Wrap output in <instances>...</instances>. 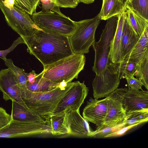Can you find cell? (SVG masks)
Returning <instances> with one entry per match:
<instances>
[{
  "label": "cell",
  "mask_w": 148,
  "mask_h": 148,
  "mask_svg": "<svg viewBox=\"0 0 148 148\" xmlns=\"http://www.w3.org/2000/svg\"><path fill=\"white\" fill-rule=\"evenodd\" d=\"M12 120L11 114L0 107V130L9 125Z\"/></svg>",
  "instance_id": "obj_31"
},
{
  "label": "cell",
  "mask_w": 148,
  "mask_h": 148,
  "mask_svg": "<svg viewBox=\"0 0 148 148\" xmlns=\"http://www.w3.org/2000/svg\"><path fill=\"white\" fill-rule=\"evenodd\" d=\"M127 83L128 88L129 89L138 90L142 89L143 86L140 81L137 78L134 77L133 75L127 74L124 77Z\"/></svg>",
  "instance_id": "obj_30"
},
{
  "label": "cell",
  "mask_w": 148,
  "mask_h": 148,
  "mask_svg": "<svg viewBox=\"0 0 148 148\" xmlns=\"http://www.w3.org/2000/svg\"><path fill=\"white\" fill-rule=\"evenodd\" d=\"M139 124H140L139 123H137L127 126L123 127H122L121 129L120 130H118L114 132H113L108 134L105 136L104 137V138H107L109 137H116L121 136L124 134L130 129Z\"/></svg>",
  "instance_id": "obj_35"
},
{
  "label": "cell",
  "mask_w": 148,
  "mask_h": 148,
  "mask_svg": "<svg viewBox=\"0 0 148 148\" xmlns=\"http://www.w3.org/2000/svg\"><path fill=\"white\" fill-rule=\"evenodd\" d=\"M148 120V109L132 112L126 113L123 127L137 123L140 124Z\"/></svg>",
  "instance_id": "obj_26"
},
{
  "label": "cell",
  "mask_w": 148,
  "mask_h": 148,
  "mask_svg": "<svg viewBox=\"0 0 148 148\" xmlns=\"http://www.w3.org/2000/svg\"><path fill=\"white\" fill-rule=\"evenodd\" d=\"M140 38L132 28L125 11L122 40V49L124 56L132 49Z\"/></svg>",
  "instance_id": "obj_20"
},
{
  "label": "cell",
  "mask_w": 148,
  "mask_h": 148,
  "mask_svg": "<svg viewBox=\"0 0 148 148\" xmlns=\"http://www.w3.org/2000/svg\"><path fill=\"white\" fill-rule=\"evenodd\" d=\"M84 54L74 53L50 65L44 66L42 77L59 84L63 81L67 83L77 79L84 68L86 62Z\"/></svg>",
  "instance_id": "obj_3"
},
{
  "label": "cell",
  "mask_w": 148,
  "mask_h": 148,
  "mask_svg": "<svg viewBox=\"0 0 148 148\" xmlns=\"http://www.w3.org/2000/svg\"><path fill=\"white\" fill-rule=\"evenodd\" d=\"M2 1L5 6L9 8L13 7L15 4L14 0H4Z\"/></svg>",
  "instance_id": "obj_37"
},
{
  "label": "cell",
  "mask_w": 148,
  "mask_h": 148,
  "mask_svg": "<svg viewBox=\"0 0 148 148\" xmlns=\"http://www.w3.org/2000/svg\"><path fill=\"white\" fill-rule=\"evenodd\" d=\"M20 44H24V42L22 37L20 36L14 41L12 45L8 49L4 50H0V58H7V54L12 51L18 45Z\"/></svg>",
  "instance_id": "obj_34"
},
{
  "label": "cell",
  "mask_w": 148,
  "mask_h": 148,
  "mask_svg": "<svg viewBox=\"0 0 148 148\" xmlns=\"http://www.w3.org/2000/svg\"><path fill=\"white\" fill-rule=\"evenodd\" d=\"M12 101L11 116L12 120L40 124H50L49 119H46L29 109L26 105L15 99Z\"/></svg>",
  "instance_id": "obj_15"
},
{
  "label": "cell",
  "mask_w": 148,
  "mask_h": 148,
  "mask_svg": "<svg viewBox=\"0 0 148 148\" xmlns=\"http://www.w3.org/2000/svg\"><path fill=\"white\" fill-rule=\"evenodd\" d=\"M128 5L148 20V0H132Z\"/></svg>",
  "instance_id": "obj_29"
},
{
  "label": "cell",
  "mask_w": 148,
  "mask_h": 148,
  "mask_svg": "<svg viewBox=\"0 0 148 148\" xmlns=\"http://www.w3.org/2000/svg\"><path fill=\"white\" fill-rule=\"evenodd\" d=\"M146 88L148 89V52L137 64L136 69L134 75Z\"/></svg>",
  "instance_id": "obj_24"
},
{
  "label": "cell",
  "mask_w": 148,
  "mask_h": 148,
  "mask_svg": "<svg viewBox=\"0 0 148 148\" xmlns=\"http://www.w3.org/2000/svg\"><path fill=\"white\" fill-rule=\"evenodd\" d=\"M4 61L5 65L14 73L21 89V91L27 89V83L28 81V73L25 72L24 69L15 66L11 59L0 58Z\"/></svg>",
  "instance_id": "obj_25"
},
{
  "label": "cell",
  "mask_w": 148,
  "mask_h": 148,
  "mask_svg": "<svg viewBox=\"0 0 148 148\" xmlns=\"http://www.w3.org/2000/svg\"><path fill=\"white\" fill-rule=\"evenodd\" d=\"M107 114L103 124L92 131L89 137L104 129L116 127L123 123L126 112L123 106L122 97L118 88L108 96Z\"/></svg>",
  "instance_id": "obj_9"
},
{
  "label": "cell",
  "mask_w": 148,
  "mask_h": 148,
  "mask_svg": "<svg viewBox=\"0 0 148 148\" xmlns=\"http://www.w3.org/2000/svg\"><path fill=\"white\" fill-rule=\"evenodd\" d=\"M21 36L27 47V52L35 56L43 67L74 54L67 36L40 29L30 36Z\"/></svg>",
  "instance_id": "obj_1"
},
{
  "label": "cell",
  "mask_w": 148,
  "mask_h": 148,
  "mask_svg": "<svg viewBox=\"0 0 148 148\" xmlns=\"http://www.w3.org/2000/svg\"><path fill=\"white\" fill-rule=\"evenodd\" d=\"M118 20L117 16L107 20L99 40L97 42L95 41L92 45L95 52L92 70L96 75L103 72L110 62L109 59L110 44L114 35Z\"/></svg>",
  "instance_id": "obj_6"
},
{
  "label": "cell",
  "mask_w": 148,
  "mask_h": 148,
  "mask_svg": "<svg viewBox=\"0 0 148 148\" xmlns=\"http://www.w3.org/2000/svg\"><path fill=\"white\" fill-rule=\"evenodd\" d=\"M74 83H68L64 90L58 87L48 91L34 92L27 88L22 92V98L29 109L43 117L49 119L59 101Z\"/></svg>",
  "instance_id": "obj_2"
},
{
  "label": "cell",
  "mask_w": 148,
  "mask_h": 148,
  "mask_svg": "<svg viewBox=\"0 0 148 148\" xmlns=\"http://www.w3.org/2000/svg\"><path fill=\"white\" fill-rule=\"evenodd\" d=\"M101 20L98 14L93 18L75 22L76 28L69 36L74 53L89 52L90 47L95 41V32Z\"/></svg>",
  "instance_id": "obj_5"
},
{
  "label": "cell",
  "mask_w": 148,
  "mask_h": 148,
  "mask_svg": "<svg viewBox=\"0 0 148 148\" xmlns=\"http://www.w3.org/2000/svg\"><path fill=\"white\" fill-rule=\"evenodd\" d=\"M80 2L86 4H89L93 3L95 0H79Z\"/></svg>",
  "instance_id": "obj_39"
},
{
  "label": "cell",
  "mask_w": 148,
  "mask_h": 148,
  "mask_svg": "<svg viewBox=\"0 0 148 148\" xmlns=\"http://www.w3.org/2000/svg\"><path fill=\"white\" fill-rule=\"evenodd\" d=\"M32 16L35 24L42 30L69 36L76 28L75 21L61 12L42 10L33 13Z\"/></svg>",
  "instance_id": "obj_4"
},
{
  "label": "cell",
  "mask_w": 148,
  "mask_h": 148,
  "mask_svg": "<svg viewBox=\"0 0 148 148\" xmlns=\"http://www.w3.org/2000/svg\"><path fill=\"white\" fill-rule=\"evenodd\" d=\"M137 64L135 62L123 60L119 63V75L120 79H124L127 74L134 75L136 69Z\"/></svg>",
  "instance_id": "obj_28"
},
{
  "label": "cell",
  "mask_w": 148,
  "mask_h": 148,
  "mask_svg": "<svg viewBox=\"0 0 148 148\" xmlns=\"http://www.w3.org/2000/svg\"><path fill=\"white\" fill-rule=\"evenodd\" d=\"M59 84L54 83L42 77V72L37 74L34 83L27 82V88L34 92H42L49 91L58 87Z\"/></svg>",
  "instance_id": "obj_23"
},
{
  "label": "cell",
  "mask_w": 148,
  "mask_h": 148,
  "mask_svg": "<svg viewBox=\"0 0 148 148\" xmlns=\"http://www.w3.org/2000/svg\"><path fill=\"white\" fill-rule=\"evenodd\" d=\"M42 3V10L61 12L59 7L56 6L55 0H40Z\"/></svg>",
  "instance_id": "obj_33"
},
{
  "label": "cell",
  "mask_w": 148,
  "mask_h": 148,
  "mask_svg": "<svg viewBox=\"0 0 148 148\" xmlns=\"http://www.w3.org/2000/svg\"><path fill=\"white\" fill-rule=\"evenodd\" d=\"M67 113L65 112L52 115L50 117L51 134L53 135L69 134V131L67 122Z\"/></svg>",
  "instance_id": "obj_22"
},
{
  "label": "cell",
  "mask_w": 148,
  "mask_h": 148,
  "mask_svg": "<svg viewBox=\"0 0 148 148\" xmlns=\"http://www.w3.org/2000/svg\"><path fill=\"white\" fill-rule=\"evenodd\" d=\"M125 15V10L117 15L118 18L117 27L110 46L109 59L110 62L119 63L123 60L122 40Z\"/></svg>",
  "instance_id": "obj_16"
},
{
  "label": "cell",
  "mask_w": 148,
  "mask_h": 148,
  "mask_svg": "<svg viewBox=\"0 0 148 148\" xmlns=\"http://www.w3.org/2000/svg\"><path fill=\"white\" fill-rule=\"evenodd\" d=\"M119 63L110 62L104 71L96 75L92 82L94 98L106 97L116 89L120 84Z\"/></svg>",
  "instance_id": "obj_8"
},
{
  "label": "cell",
  "mask_w": 148,
  "mask_h": 148,
  "mask_svg": "<svg viewBox=\"0 0 148 148\" xmlns=\"http://www.w3.org/2000/svg\"><path fill=\"white\" fill-rule=\"evenodd\" d=\"M0 90L5 101L14 99L25 105L22 99L21 89L15 74L9 68L0 71Z\"/></svg>",
  "instance_id": "obj_12"
},
{
  "label": "cell",
  "mask_w": 148,
  "mask_h": 148,
  "mask_svg": "<svg viewBox=\"0 0 148 148\" xmlns=\"http://www.w3.org/2000/svg\"><path fill=\"white\" fill-rule=\"evenodd\" d=\"M122 97L123 108L126 113L148 109V91L134 90L127 88H118Z\"/></svg>",
  "instance_id": "obj_13"
},
{
  "label": "cell",
  "mask_w": 148,
  "mask_h": 148,
  "mask_svg": "<svg viewBox=\"0 0 148 148\" xmlns=\"http://www.w3.org/2000/svg\"><path fill=\"white\" fill-rule=\"evenodd\" d=\"M125 0H103L101 10L98 14L101 20H106L126 10Z\"/></svg>",
  "instance_id": "obj_19"
},
{
  "label": "cell",
  "mask_w": 148,
  "mask_h": 148,
  "mask_svg": "<svg viewBox=\"0 0 148 148\" xmlns=\"http://www.w3.org/2000/svg\"><path fill=\"white\" fill-rule=\"evenodd\" d=\"M3 1V0H1ZM14 5L32 16L36 12L40 0H14Z\"/></svg>",
  "instance_id": "obj_27"
},
{
  "label": "cell",
  "mask_w": 148,
  "mask_h": 148,
  "mask_svg": "<svg viewBox=\"0 0 148 148\" xmlns=\"http://www.w3.org/2000/svg\"><path fill=\"white\" fill-rule=\"evenodd\" d=\"M88 91V88L84 84V81L82 83L79 81L75 82L66 95L59 101L52 115L62 112L67 113L72 110L79 109Z\"/></svg>",
  "instance_id": "obj_10"
},
{
  "label": "cell",
  "mask_w": 148,
  "mask_h": 148,
  "mask_svg": "<svg viewBox=\"0 0 148 148\" xmlns=\"http://www.w3.org/2000/svg\"><path fill=\"white\" fill-rule=\"evenodd\" d=\"M56 6L64 8H75L80 2L79 0H55Z\"/></svg>",
  "instance_id": "obj_32"
},
{
  "label": "cell",
  "mask_w": 148,
  "mask_h": 148,
  "mask_svg": "<svg viewBox=\"0 0 148 148\" xmlns=\"http://www.w3.org/2000/svg\"><path fill=\"white\" fill-rule=\"evenodd\" d=\"M66 122L69 131V134L80 137H89L92 131L88 122L81 115L79 109L68 112Z\"/></svg>",
  "instance_id": "obj_17"
},
{
  "label": "cell",
  "mask_w": 148,
  "mask_h": 148,
  "mask_svg": "<svg viewBox=\"0 0 148 148\" xmlns=\"http://www.w3.org/2000/svg\"><path fill=\"white\" fill-rule=\"evenodd\" d=\"M51 132L50 124H40L12 120L0 130V138H14Z\"/></svg>",
  "instance_id": "obj_11"
},
{
  "label": "cell",
  "mask_w": 148,
  "mask_h": 148,
  "mask_svg": "<svg viewBox=\"0 0 148 148\" xmlns=\"http://www.w3.org/2000/svg\"><path fill=\"white\" fill-rule=\"evenodd\" d=\"M37 75L34 70L28 73L27 82L30 83H34Z\"/></svg>",
  "instance_id": "obj_36"
},
{
  "label": "cell",
  "mask_w": 148,
  "mask_h": 148,
  "mask_svg": "<svg viewBox=\"0 0 148 148\" xmlns=\"http://www.w3.org/2000/svg\"><path fill=\"white\" fill-rule=\"evenodd\" d=\"M0 8L8 25L20 36H30L40 29L29 14L15 5L8 8L0 0Z\"/></svg>",
  "instance_id": "obj_7"
},
{
  "label": "cell",
  "mask_w": 148,
  "mask_h": 148,
  "mask_svg": "<svg viewBox=\"0 0 148 148\" xmlns=\"http://www.w3.org/2000/svg\"><path fill=\"white\" fill-rule=\"evenodd\" d=\"M84 108L82 116L88 122L95 124L97 127L102 125L107 110L108 97L98 100L90 97Z\"/></svg>",
  "instance_id": "obj_14"
},
{
  "label": "cell",
  "mask_w": 148,
  "mask_h": 148,
  "mask_svg": "<svg viewBox=\"0 0 148 148\" xmlns=\"http://www.w3.org/2000/svg\"><path fill=\"white\" fill-rule=\"evenodd\" d=\"M148 26H147L136 45L128 53L124 56L123 60H129L137 64L142 59L145 54L148 52Z\"/></svg>",
  "instance_id": "obj_18"
},
{
  "label": "cell",
  "mask_w": 148,
  "mask_h": 148,
  "mask_svg": "<svg viewBox=\"0 0 148 148\" xmlns=\"http://www.w3.org/2000/svg\"><path fill=\"white\" fill-rule=\"evenodd\" d=\"M132 0H125V3L126 6L129 5L131 3Z\"/></svg>",
  "instance_id": "obj_40"
},
{
  "label": "cell",
  "mask_w": 148,
  "mask_h": 148,
  "mask_svg": "<svg viewBox=\"0 0 148 148\" xmlns=\"http://www.w3.org/2000/svg\"><path fill=\"white\" fill-rule=\"evenodd\" d=\"M126 7V12L130 23L136 34L140 37L146 27L148 26V20L129 6Z\"/></svg>",
  "instance_id": "obj_21"
},
{
  "label": "cell",
  "mask_w": 148,
  "mask_h": 148,
  "mask_svg": "<svg viewBox=\"0 0 148 148\" xmlns=\"http://www.w3.org/2000/svg\"><path fill=\"white\" fill-rule=\"evenodd\" d=\"M67 83L64 81H63L59 84L58 87L62 90H64L67 86Z\"/></svg>",
  "instance_id": "obj_38"
}]
</instances>
